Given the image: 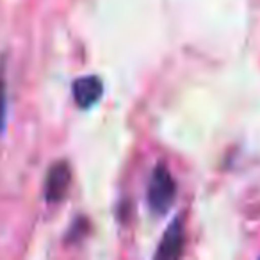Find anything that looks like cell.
Here are the masks:
<instances>
[{
	"label": "cell",
	"mask_w": 260,
	"mask_h": 260,
	"mask_svg": "<svg viewBox=\"0 0 260 260\" xmlns=\"http://www.w3.org/2000/svg\"><path fill=\"white\" fill-rule=\"evenodd\" d=\"M177 196V184L166 166L159 164L152 171L148 184V203L153 212H166Z\"/></svg>",
	"instance_id": "cell-1"
},
{
	"label": "cell",
	"mask_w": 260,
	"mask_h": 260,
	"mask_svg": "<svg viewBox=\"0 0 260 260\" xmlns=\"http://www.w3.org/2000/svg\"><path fill=\"white\" fill-rule=\"evenodd\" d=\"M70 184H72V171H70L68 164L64 160L52 164L47 178H45V198H47V202H61L68 192Z\"/></svg>",
	"instance_id": "cell-2"
},
{
	"label": "cell",
	"mask_w": 260,
	"mask_h": 260,
	"mask_svg": "<svg viewBox=\"0 0 260 260\" xmlns=\"http://www.w3.org/2000/svg\"><path fill=\"white\" fill-rule=\"evenodd\" d=\"M102 93H104V86L98 77L87 75L73 82V100L82 109L91 107L94 102L100 100Z\"/></svg>",
	"instance_id": "cell-3"
},
{
	"label": "cell",
	"mask_w": 260,
	"mask_h": 260,
	"mask_svg": "<svg viewBox=\"0 0 260 260\" xmlns=\"http://www.w3.org/2000/svg\"><path fill=\"white\" fill-rule=\"evenodd\" d=\"M182 248H184V228H182V221H173L170 228L164 234L162 241L157 249V256L162 258H177L180 256Z\"/></svg>",
	"instance_id": "cell-4"
},
{
	"label": "cell",
	"mask_w": 260,
	"mask_h": 260,
	"mask_svg": "<svg viewBox=\"0 0 260 260\" xmlns=\"http://www.w3.org/2000/svg\"><path fill=\"white\" fill-rule=\"evenodd\" d=\"M8 87H6V80L0 77V132L4 130L6 125V116H8Z\"/></svg>",
	"instance_id": "cell-5"
}]
</instances>
